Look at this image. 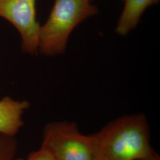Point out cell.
Returning a JSON list of instances; mask_svg holds the SVG:
<instances>
[{"mask_svg":"<svg viewBox=\"0 0 160 160\" xmlns=\"http://www.w3.org/2000/svg\"><path fill=\"white\" fill-rule=\"evenodd\" d=\"M88 138L95 160H139L155 153L142 113L118 118Z\"/></svg>","mask_w":160,"mask_h":160,"instance_id":"obj_1","label":"cell"},{"mask_svg":"<svg viewBox=\"0 0 160 160\" xmlns=\"http://www.w3.org/2000/svg\"><path fill=\"white\" fill-rule=\"evenodd\" d=\"M98 12L91 0H55L48 20L40 26L38 53L46 57L63 54L74 29Z\"/></svg>","mask_w":160,"mask_h":160,"instance_id":"obj_2","label":"cell"},{"mask_svg":"<svg viewBox=\"0 0 160 160\" xmlns=\"http://www.w3.org/2000/svg\"><path fill=\"white\" fill-rule=\"evenodd\" d=\"M55 160H95L88 135L80 133L75 124L67 122L47 124L42 146Z\"/></svg>","mask_w":160,"mask_h":160,"instance_id":"obj_3","label":"cell"},{"mask_svg":"<svg viewBox=\"0 0 160 160\" xmlns=\"http://www.w3.org/2000/svg\"><path fill=\"white\" fill-rule=\"evenodd\" d=\"M36 0H0V17L17 29L22 49L30 55L38 54L40 25L36 18Z\"/></svg>","mask_w":160,"mask_h":160,"instance_id":"obj_4","label":"cell"},{"mask_svg":"<svg viewBox=\"0 0 160 160\" xmlns=\"http://www.w3.org/2000/svg\"><path fill=\"white\" fill-rule=\"evenodd\" d=\"M30 107L29 102L16 101L11 97L0 100V133L14 137L23 126L22 115Z\"/></svg>","mask_w":160,"mask_h":160,"instance_id":"obj_5","label":"cell"},{"mask_svg":"<svg viewBox=\"0 0 160 160\" xmlns=\"http://www.w3.org/2000/svg\"><path fill=\"white\" fill-rule=\"evenodd\" d=\"M122 1L124 6L115 28V32L121 36H125L136 29L145 11L160 1V0Z\"/></svg>","mask_w":160,"mask_h":160,"instance_id":"obj_6","label":"cell"},{"mask_svg":"<svg viewBox=\"0 0 160 160\" xmlns=\"http://www.w3.org/2000/svg\"><path fill=\"white\" fill-rule=\"evenodd\" d=\"M17 142L14 137L0 133V160H12L15 158Z\"/></svg>","mask_w":160,"mask_h":160,"instance_id":"obj_7","label":"cell"},{"mask_svg":"<svg viewBox=\"0 0 160 160\" xmlns=\"http://www.w3.org/2000/svg\"><path fill=\"white\" fill-rule=\"evenodd\" d=\"M12 160H55V159L47 149L41 147L39 150L32 152L26 159L14 158Z\"/></svg>","mask_w":160,"mask_h":160,"instance_id":"obj_8","label":"cell"},{"mask_svg":"<svg viewBox=\"0 0 160 160\" xmlns=\"http://www.w3.org/2000/svg\"><path fill=\"white\" fill-rule=\"evenodd\" d=\"M139 160H160V159L159 156H158V155L154 153L152 155L149 157L148 158H145Z\"/></svg>","mask_w":160,"mask_h":160,"instance_id":"obj_9","label":"cell"},{"mask_svg":"<svg viewBox=\"0 0 160 160\" xmlns=\"http://www.w3.org/2000/svg\"><path fill=\"white\" fill-rule=\"evenodd\" d=\"M91 1H92V0H91Z\"/></svg>","mask_w":160,"mask_h":160,"instance_id":"obj_10","label":"cell"}]
</instances>
